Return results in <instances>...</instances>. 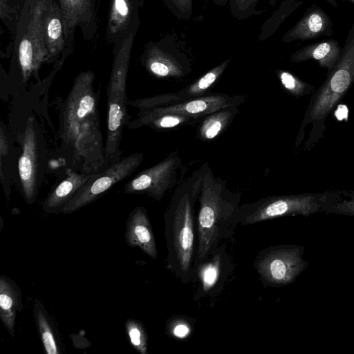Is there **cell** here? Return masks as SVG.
<instances>
[{
	"instance_id": "cell-8",
	"label": "cell",
	"mask_w": 354,
	"mask_h": 354,
	"mask_svg": "<svg viewBox=\"0 0 354 354\" xmlns=\"http://www.w3.org/2000/svg\"><path fill=\"white\" fill-rule=\"evenodd\" d=\"M133 41V36L130 33L122 41L115 56L106 86L107 123L111 126H122L129 122L127 80Z\"/></svg>"
},
{
	"instance_id": "cell-25",
	"label": "cell",
	"mask_w": 354,
	"mask_h": 354,
	"mask_svg": "<svg viewBox=\"0 0 354 354\" xmlns=\"http://www.w3.org/2000/svg\"><path fill=\"white\" fill-rule=\"evenodd\" d=\"M124 326L132 347L140 354H146L148 347V337L142 323L134 319H128Z\"/></svg>"
},
{
	"instance_id": "cell-13",
	"label": "cell",
	"mask_w": 354,
	"mask_h": 354,
	"mask_svg": "<svg viewBox=\"0 0 354 354\" xmlns=\"http://www.w3.org/2000/svg\"><path fill=\"white\" fill-rule=\"evenodd\" d=\"M125 239L131 248L138 247L151 258L157 259L155 237L145 207H136L130 212L126 222Z\"/></svg>"
},
{
	"instance_id": "cell-2",
	"label": "cell",
	"mask_w": 354,
	"mask_h": 354,
	"mask_svg": "<svg viewBox=\"0 0 354 354\" xmlns=\"http://www.w3.org/2000/svg\"><path fill=\"white\" fill-rule=\"evenodd\" d=\"M94 80L91 71L80 73L75 79L60 112L59 137L72 150L75 159L92 163L96 162L95 156L106 167L98 156H104V152L102 151L99 97L93 87Z\"/></svg>"
},
{
	"instance_id": "cell-22",
	"label": "cell",
	"mask_w": 354,
	"mask_h": 354,
	"mask_svg": "<svg viewBox=\"0 0 354 354\" xmlns=\"http://www.w3.org/2000/svg\"><path fill=\"white\" fill-rule=\"evenodd\" d=\"M34 316L45 352L60 354L59 346L50 317L41 302L35 299Z\"/></svg>"
},
{
	"instance_id": "cell-20",
	"label": "cell",
	"mask_w": 354,
	"mask_h": 354,
	"mask_svg": "<svg viewBox=\"0 0 354 354\" xmlns=\"http://www.w3.org/2000/svg\"><path fill=\"white\" fill-rule=\"evenodd\" d=\"M65 37L72 34L76 26L88 22L92 16L91 0H59Z\"/></svg>"
},
{
	"instance_id": "cell-31",
	"label": "cell",
	"mask_w": 354,
	"mask_h": 354,
	"mask_svg": "<svg viewBox=\"0 0 354 354\" xmlns=\"http://www.w3.org/2000/svg\"><path fill=\"white\" fill-rule=\"evenodd\" d=\"M8 144L6 136L4 133L3 129L1 127L0 129V156L3 158L8 153Z\"/></svg>"
},
{
	"instance_id": "cell-12",
	"label": "cell",
	"mask_w": 354,
	"mask_h": 354,
	"mask_svg": "<svg viewBox=\"0 0 354 354\" xmlns=\"http://www.w3.org/2000/svg\"><path fill=\"white\" fill-rule=\"evenodd\" d=\"M18 171L26 201L31 204L37 194V152L34 120L30 117L22 135V153L18 161Z\"/></svg>"
},
{
	"instance_id": "cell-16",
	"label": "cell",
	"mask_w": 354,
	"mask_h": 354,
	"mask_svg": "<svg viewBox=\"0 0 354 354\" xmlns=\"http://www.w3.org/2000/svg\"><path fill=\"white\" fill-rule=\"evenodd\" d=\"M22 295L17 284L3 275L0 277V318L13 338L17 315L22 310Z\"/></svg>"
},
{
	"instance_id": "cell-26",
	"label": "cell",
	"mask_w": 354,
	"mask_h": 354,
	"mask_svg": "<svg viewBox=\"0 0 354 354\" xmlns=\"http://www.w3.org/2000/svg\"><path fill=\"white\" fill-rule=\"evenodd\" d=\"M278 77L284 91L294 97H303L312 93L314 86L306 82L300 80L293 74L280 71Z\"/></svg>"
},
{
	"instance_id": "cell-3",
	"label": "cell",
	"mask_w": 354,
	"mask_h": 354,
	"mask_svg": "<svg viewBox=\"0 0 354 354\" xmlns=\"http://www.w3.org/2000/svg\"><path fill=\"white\" fill-rule=\"evenodd\" d=\"M205 169L198 211L196 216V247L194 268L207 259L224 240L232 237L238 223L235 215L240 206L241 194L226 187V182L216 177L208 162Z\"/></svg>"
},
{
	"instance_id": "cell-11",
	"label": "cell",
	"mask_w": 354,
	"mask_h": 354,
	"mask_svg": "<svg viewBox=\"0 0 354 354\" xmlns=\"http://www.w3.org/2000/svg\"><path fill=\"white\" fill-rule=\"evenodd\" d=\"M232 261L226 245L221 244L194 270L197 282L194 299L198 301L219 292L232 272Z\"/></svg>"
},
{
	"instance_id": "cell-17",
	"label": "cell",
	"mask_w": 354,
	"mask_h": 354,
	"mask_svg": "<svg viewBox=\"0 0 354 354\" xmlns=\"http://www.w3.org/2000/svg\"><path fill=\"white\" fill-rule=\"evenodd\" d=\"M341 55L338 43L334 40H328L308 45L293 53L291 60L302 62L315 60L319 66L326 68L328 72L335 66Z\"/></svg>"
},
{
	"instance_id": "cell-10",
	"label": "cell",
	"mask_w": 354,
	"mask_h": 354,
	"mask_svg": "<svg viewBox=\"0 0 354 354\" xmlns=\"http://www.w3.org/2000/svg\"><path fill=\"white\" fill-rule=\"evenodd\" d=\"M47 0H35L30 9L29 23L18 49L19 62L24 81L37 75L43 62H47L42 15Z\"/></svg>"
},
{
	"instance_id": "cell-24",
	"label": "cell",
	"mask_w": 354,
	"mask_h": 354,
	"mask_svg": "<svg viewBox=\"0 0 354 354\" xmlns=\"http://www.w3.org/2000/svg\"><path fill=\"white\" fill-rule=\"evenodd\" d=\"M130 17L128 0H113L109 25L112 33H117L126 28Z\"/></svg>"
},
{
	"instance_id": "cell-14",
	"label": "cell",
	"mask_w": 354,
	"mask_h": 354,
	"mask_svg": "<svg viewBox=\"0 0 354 354\" xmlns=\"http://www.w3.org/2000/svg\"><path fill=\"white\" fill-rule=\"evenodd\" d=\"M95 172L78 173L71 171L68 176L60 182L44 201L42 206L44 212L47 214L62 212L65 205Z\"/></svg>"
},
{
	"instance_id": "cell-30",
	"label": "cell",
	"mask_w": 354,
	"mask_h": 354,
	"mask_svg": "<svg viewBox=\"0 0 354 354\" xmlns=\"http://www.w3.org/2000/svg\"><path fill=\"white\" fill-rule=\"evenodd\" d=\"M13 12L12 7L10 6L8 0H0V17L2 20L10 17Z\"/></svg>"
},
{
	"instance_id": "cell-21",
	"label": "cell",
	"mask_w": 354,
	"mask_h": 354,
	"mask_svg": "<svg viewBox=\"0 0 354 354\" xmlns=\"http://www.w3.org/2000/svg\"><path fill=\"white\" fill-rule=\"evenodd\" d=\"M239 112L238 106L228 107L207 115L198 128V135L203 140H212L223 132Z\"/></svg>"
},
{
	"instance_id": "cell-32",
	"label": "cell",
	"mask_w": 354,
	"mask_h": 354,
	"mask_svg": "<svg viewBox=\"0 0 354 354\" xmlns=\"http://www.w3.org/2000/svg\"><path fill=\"white\" fill-rule=\"evenodd\" d=\"M175 5L181 10L186 11L189 9L191 0H172Z\"/></svg>"
},
{
	"instance_id": "cell-19",
	"label": "cell",
	"mask_w": 354,
	"mask_h": 354,
	"mask_svg": "<svg viewBox=\"0 0 354 354\" xmlns=\"http://www.w3.org/2000/svg\"><path fill=\"white\" fill-rule=\"evenodd\" d=\"M145 65L147 71L157 77H181L187 73V68L179 61L156 47L149 50Z\"/></svg>"
},
{
	"instance_id": "cell-29",
	"label": "cell",
	"mask_w": 354,
	"mask_h": 354,
	"mask_svg": "<svg viewBox=\"0 0 354 354\" xmlns=\"http://www.w3.org/2000/svg\"><path fill=\"white\" fill-rule=\"evenodd\" d=\"M171 334L176 338L183 339L187 337L191 333L189 324L184 320H176L169 325Z\"/></svg>"
},
{
	"instance_id": "cell-23",
	"label": "cell",
	"mask_w": 354,
	"mask_h": 354,
	"mask_svg": "<svg viewBox=\"0 0 354 354\" xmlns=\"http://www.w3.org/2000/svg\"><path fill=\"white\" fill-rule=\"evenodd\" d=\"M229 63L228 60L225 61L217 66L214 67L199 79L192 84L177 91L184 101L205 95L207 92L218 80Z\"/></svg>"
},
{
	"instance_id": "cell-6",
	"label": "cell",
	"mask_w": 354,
	"mask_h": 354,
	"mask_svg": "<svg viewBox=\"0 0 354 354\" xmlns=\"http://www.w3.org/2000/svg\"><path fill=\"white\" fill-rule=\"evenodd\" d=\"M305 248L295 244H280L261 250L254 268L265 286L281 287L293 283L308 268L303 258Z\"/></svg>"
},
{
	"instance_id": "cell-5",
	"label": "cell",
	"mask_w": 354,
	"mask_h": 354,
	"mask_svg": "<svg viewBox=\"0 0 354 354\" xmlns=\"http://www.w3.org/2000/svg\"><path fill=\"white\" fill-rule=\"evenodd\" d=\"M342 197L341 190L267 196L240 205L235 218L238 225L245 226L283 216L307 217L324 212L326 207Z\"/></svg>"
},
{
	"instance_id": "cell-1",
	"label": "cell",
	"mask_w": 354,
	"mask_h": 354,
	"mask_svg": "<svg viewBox=\"0 0 354 354\" xmlns=\"http://www.w3.org/2000/svg\"><path fill=\"white\" fill-rule=\"evenodd\" d=\"M204 163L173 194L164 214L167 268L182 283L193 280L196 247L194 207L201 193Z\"/></svg>"
},
{
	"instance_id": "cell-27",
	"label": "cell",
	"mask_w": 354,
	"mask_h": 354,
	"mask_svg": "<svg viewBox=\"0 0 354 354\" xmlns=\"http://www.w3.org/2000/svg\"><path fill=\"white\" fill-rule=\"evenodd\" d=\"M184 100L176 93H169L152 97L140 98L135 100H128V106L139 109H153L182 102Z\"/></svg>"
},
{
	"instance_id": "cell-18",
	"label": "cell",
	"mask_w": 354,
	"mask_h": 354,
	"mask_svg": "<svg viewBox=\"0 0 354 354\" xmlns=\"http://www.w3.org/2000/svg\"><path fill=\"white\" fill-rule=\"evenodd\" d=\"M330 21L319 8L308 11L305 16L288 32L286 39L307 40L317 37L326 31Z\"/></svg>"
},
{
	"instance_id": "cell-4",
	"label": "cell",
	"mask_w": 354,
	"mask_h": 354,
	"mask_svg": "<svg viewBox=\"0 0 354 354\" xmlns=\"http://www.w3.org/2000/svg\"><path fill=\"white\" fill-rule=\"evenodd\" d=\"M354 84V25L346 37L340 57L320 86L314 92L305 111L295 147L302 143L305 129L310 127L304 150H312L323 138L326 120L335 107Z\"/></svg>"
},
{
	"instance_id": "cell-15",
	"label": "cell",
	"mask_w": 354,
	"mask_h": 354,
	"mask_svg": "<svg viewBox=\"0 0 354 354\" xmlns=\"http://www.w3.org/2000/svg\"><path fill=\"white\" fill-rule=\"evenodd\" d=\"M42 23L48 52L46 62H50L62 51L65 44L61 9L51 0L46 1L42 15Z\"/></svg>"
},
{
	"instance_id": "cell-28",
	"label": "cell",
	"mask_w": 354,
	"mask_h": 354,
	"mask_svg": "<svg viewBox=\"0 0 354 354\" xmlns=\"http://www.w3.org/2000/svg\"><path fill=\"white\" fill-rule=\"evenodd\" d=\"M342 198L324 209L326 214L354 216V190H341Z\"/></svg>"
},
{
	"instance_id": "cell-7",
	"label": "cell",
	"mask_w": 354,
	"mask_h": 354,
	"mask_svg": "<svg viewBox=\"0 0 354 354\" xmlns=\"http://www.w3.org/2000/svg\"><path fill=\"white\" fill-rule=\"evenodd\" d=\"M143 159L142 153H132L96 171L65 205L62 213L75 212L94 202L118 183L131 176Z\"/></svg>"
},
{
	"instance_id": "cell-9",
	"label": "cell",
	"mask_w": 354,
	"mask_h": 354,
	"mask_svg": "<svg viewBox=\"0 0 354 354\" xmlns=\"http://www.w3.org/2000/svg\"><path fill=\"white\" fill-rule=\"evenodd\" d=\"M181 158L177 151L171 152L156 165L144 169L124 186L126 194H145L160 201L166 192L176 186Z\"/></svg>"
}]
</instances>
